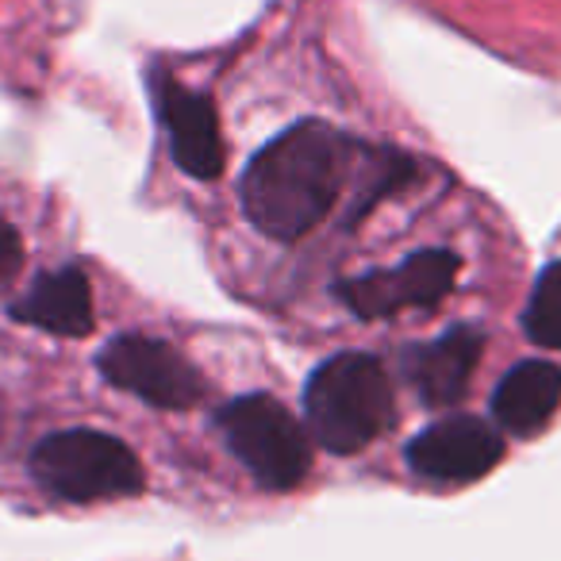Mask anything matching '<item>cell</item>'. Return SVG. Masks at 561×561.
Here are the masks:
<instances>
[{
  "label": "cell",
  "instance_id": "cell-11",
  "mask_svg": "<svg viewBox=\"0 0 561 561\" xmlns=\"http://www.w3.org/2000/svg\"><path fill=\"white\" fill-rule=\"evenodd\" d=\"M561 408V369L553 362H519L492 392V420L507 435H538Z\"/></svg>",
  "mask_w": 561,
  "mask_h": 561
},
{
  "label": "cell",
  "instance_id": "cell-1",
  "mask_svg": "<svg viewBox=\"0 0 561 561\" xmlns=\"http://www.w3.org/2000/svg\"><path fill=\"white\" fill-rule=\"evenodd\" d=\"M366 147L323 119H300L270 139L242 173V211L262 234L297 242L328 219Z\"/></svg>",
  "mask_w": 561,
  "mask_h": 561
},
{
  "label": "cell",
  "instance_id": "cell-2",
  "mask_svg": "<svg viewBox=\"0 0 561 561\" xmlns=\"http://www.w3.org/2000/svg\"><path fill=\"white\" fill-rule=\"evenodd\" d=\"M392 381L369 354H335L305 385V427L331 454H358L389 431Z\"/></svg>",
  "mask_w": 561,
  "mask_h": 561
},
{
  "label": "cell",
  "instance_id": "cell-12",
  "mask_svg": "<svg viewBox=\"0 0 561 561\" xmlns=\"http://www.w3.org/2000/svg\"><path fill=\"white\" fill-rule=\"evenodd\" d=\"M523 328L535 346L561 351V262L546 265L542 277L535 280L530 305L523 312Z\"/></svg>",
  "mask_w": 561,
  "mask_h": 561
},
{
  "label": "cell",
  "instance_id": "cell-7",
  "mask_svg": "<svg viewBox=\"0 0 561 561\" xmlns=\"http://www.w3.org/2000/svg\"><path fill=\"white\" fill-rule=\"evenodd\" d=\"M408 469L435 484L481 481L504 458V435L481 415H450L408 443Z\"/></svg>",
  "mask_w": 561,
  "mask_h": 561
},
{
  "label": "cell",
  "instance_id": "cell-9",
  "mask_svg": "<svg viewBox=\"0 0 561 561\" xmlns=\"http://www.w3.org/2000/svg\"><path fill=\"white\" fill-rule=\"evenodd\" d=\"M484 351V335L477 328H454L446 335L431 339V343L408 346L400 358L408 385L427 408H450L466 397L469 377H473L477 362Z\"/></svg>",
  "mask_w": 561,
  "mask_h": 561
},
{
  "label": "cell",
  "instance_id": "cell-6",
  "mask_svg": "<svg viewBox=\"0 0 561 561\" xmlns=\"http://www.w3.org/2000/svg\"><path fill=\"white\" fill-rule=\"evenodd\" d=\"M458 254L454 250H415L392 270H374L339 285V297L362 320L408 312V308H435L450 297L458 280Z\"/></svg>",
  "mask_w": 561,
  "mask_h": 561
},
{
  "label": "cell",
  "instance_id": "cell-5",
  "mask_svg": "<svg viewBox=\"0 0 561 561\" xmlns=\"http://www.w3.org/2000/svg\"><path fill=\"white\" fill-rule=\"evenodd\" d=\"M101 377L119 392H131L142 404L162 412H185L201 404L204 377L178 346L150 335H116L96 358Z\"/></svg>",
  "mask_w": 561,
  "mask_h": 561
},
{
  "label": "cell",
  "instance_id": "cell-3",
  "mask_svg": "<svg viewBox=\"0 0 561 561\" xmlns=\"http://www.w3.org/2000/svg\"><path fill=\"white\" fill-rule=\"evenodd\" d=\"M32 477L58 500L96 504L142 492V461L124 438L93 427L55 431L32 450Z\"/></svg>",
  "mask_w": 561,
  "mask_h": 561
},
{
  "label": "cell",
  "instance_id": "cell-4",
  "mask_svg": "<svg viewBox=\"0 0 561 561\" xmlns=\"http://www.w3.org/2000/svg\"><path fill=\"white\" fill-rule=\"evenodd\" d=\"M216 427L227 450L242 461L250 477L270 492H289L312 469V435L308 427L265 392H250L219 408Z\"/></svg>",
  "mask_w": 561,
  "mask_h": 561
},
{
  "label": "cell",
  "instance_id": "cell-10",
  "mask_svg": "<svg viewBox=\"0 0 561 561\" xmlns=\"http://www.w3.org/2000/svg\"><path fill=\"white\" fill-rule=\"evenodd\" d=\"M12 320L27 328L50 331L62 339H81L93 331V293L81 270H50L35 277V285L9 305Z\"/></svg>",
  "mask_w": 561,
  "mask_h": 561
},
{
  "label": "cell",
  "instance_id": "cell-13",
  "mask_svg": "<svg viewBox=\"0 0 561 561\" xmlns=\"http://www.w3.org/2000/svg\"><path fill=\"white\" fill-rule=\"evenodd\" d=\"M20 265H24V239H20V231L9 219H0V289L12 285Z\"/></svg>",
  "mask_w": 561,
  "mask_h": 561
},
{
  "label": "cell",
  "instance_id": "cell-8",
  "mask_svg": "<svg viewBox=\"0 0 561 561\" xmlns=\"http://www.w3.org/2000/svg\"><path fill=\"white\" fill-rule=\"evenodd\" d=\"M150 89H154V112L165 127L173 162L196 181L219 178L224 173V139H219V119L208 96L181 85L165 70L150 73Z\"/></svg>",
  "mask_w": 561,
  "mask_h": 561
}]
</instances>
